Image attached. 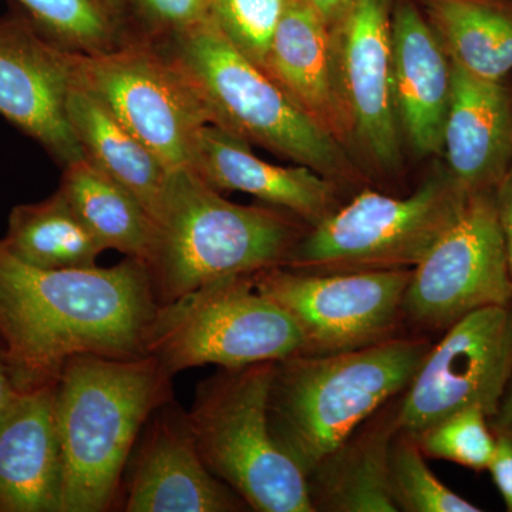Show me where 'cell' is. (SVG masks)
Masks as SVG:
<instances>
[{
  "label": "cell",
  "instance_id": "obj_1",
  "mask_svg": "<svg viewBox=\"0 0 512 512\" xmlns=\"http://www.w3.org/2000/svg\"><path fill=\"white\" fill-rule=\"evenodd\" d=\"M158 308L140 259L109 268L42 269L0 242V340L20 390L55 383L70 357L144 355Z\"/></svg>",
  "mask_w": 512,
  "mask_h": 512
},
{
  "label": "cell",
  "instance_id": "obj_2",
  "mask_svg": "<svg viewBox=\"0 0 512 512\" xmlns=\"http://www.w3.org/2000/svg\"><path fill=\"white\" fill-rule=\"evenodd\" d=\"M173 379L151 356L83 353L67 360L55 387L60 512H104L119 505L128 458L151 413L173 399Z\"/></svg>",
  "mask_w": 512,
  "mask_h": 512
},
{
  "label": "cell",
  "instance_id": "obj_3",
  "mask_svg": "<svg viewBox=\"0 0 512 512\" xmlns=\"http://www.w3.org/2000/svg\"><path fill=\"white\" fill-rule=\"evenodd\" d=\"M433 343L396 336L367 348L296 355L275 362L269 426L278 446L308 478L394 397L406 392Z\"/></svg>",
  "mask_w": 512,
  "mask_h": 512
},
{
  "label": "cell",
  "instance_id": "obj_4",
  "mask_svg": "<svg viewBox=\"0 0 512 512\" xmlns=\"http://www.w3.org/2000/svg\"><path fill=\"white\" fill-rule=\"evenodd\" d=\"M291 212L239 205L191 168L173 171L147 262L158 305L228 276L284 266L308 227Z\"/></svg>",
  "mask_w": 512,
  "mask_h": 512
},
{
  "label": "cell",
  "instance_id": "obj_5",
  "mask_svg": "<svg viewBox=\"0 0 512 512\" xmlns=\"http://www.w3.org/2000/svg\"><path fill=\"white\" fill-rule=\"evenodd\" d=\"M153 40L185 74L210 124L329 180L352 177L353 167L338 138L242 55L214 20L208 18L183 32Z\"/></svg>",
  "mask_w": 512,
  "mask_h": 512
},
{
  "label": "cell",
  "instance_id": "obj_6",
  "mask_svg": "<svg viewBox=\"0 0 512 512\" xmlns=\"http://www.w3.org/2000/svg\"><path fill=\"white\" fill-rule=\"evenodd\" d=\"M275 362L224 369L198 384L188 420L208 470L258 512H315L308 478L278 446L268 402Z\"/></svg>",
  "mask_w": 512,
  "mask_h": 512
},
{
  "label": "cell",
  "instance_id": "obj_7",
  "mask_svg": "<svg viewBox=\"0 0 512 512\" xmlns=\"http://www.w3.org/2000/svg\"><path fill=\"white\" fill-rule=\"evenodd\" d=\"M468 192L447 168L406 198L362 191L306 229L284 268L306 274L414 269L456 220Z\"/></svg>",
  "mask_w": 512,
  "mask_h": 512
},
{
  "label": "cell",
  "instance_id": "obj_8",
  "mask_svg": "<svg viewBox=\"0 0 512 512\" xmlns=\"http://www.w3.org/2000/svg\"><path fill=\"white\" fill-rule=\"evenodd\" d=\"M302 349L301 330L256 291L251 275L218 279L158 305L144 339V355L173 377L205 365L279 362Z\"/></svg>",
  "mask_w": 512,
  "mask_h": 512
},
{
  "label": "cell",
  "instance_id": "obj_9",
  "mask_svg": "<svg viewBox=\"0 0 512 512\" xmlns=\"http://www.w3.org/2000/svg\"><path fill=\"white\" fill-rule=\"evenodd\" d=\"M74 80L168 170L191 168L195 138L210 119L187 77L160 43L127 33L109 52L74 53Z\"/></svg>",
  "mask_w": 512,
  "mask_h": 512
},
{
  "label": "cell",
  "instance_id": "obj_10",
  "mask_svg": "<svg viewBox=\"0 0 512 512\" xmlns=\"http://www.w3.org/2000/svg\"><path fill=\"white\" fill-rule=\"evenodd\" d=\"M413 269L306 274L284 266L251 275L256 291L293 319L301 353L330 355L400 336Z\"/></svg>",
  "mask_w": 512,
  "mask_h": 512
},
{
  "label": "cell",
  "instance_id": "obj_11",
  "mask_svg": "<svg viewBox=\"0 0 512 512\" xmlns=\"http://www.w3.org/2000/svg\"><path fill=\"white\" fill-rule=\"evenodd\" d=\"M512 302L497 190L468 192L463 207L407 286L404 322L446 330L468 313Z\"/></svg>",
  "mask_w": 512,
  "mask_h": 512
},
{
  "label": "cell",
  "instance_id": "obj_12",
  "mask_svg": "<svg viewBox=\"0 0 512 512\" xmlns=\"http://www.w3.org/2000/svg\"><path fill=\"white\" fill-rule=\"evenodd\" d=\"M511 377L512 302L468 313L431 346L400 396V431L417 436L468 407H478L490 419Z\"/></svg>",
  "mask_w": 512,
  "mask_h": 512
},
{
  "label": "cell",
  "instance_id": "obj_13",
  "mask_svg": "<svg viewBox=\"0 0 512 512\" xmlns=\"http://www.w3.org/2000/svg\"><path fill=\"white\" fill-rule=\"evenodd\" d=\"M394 2L353 0L333 26L349 133L384 173L396 171L402 163V128L393 89Z\"/></svg>",
  "mask_w": 512,
  "mask_h": 512
},
{
  "label": "cell",
  "instance_id": "obj_14",
  "mask_svg": "<svg viewBox=\"0 0 512 512\" xmlns=\"http://www.w3.org/2000/svg\"><path fill=\"white\" fill-rule=\"evenodd\" d=\"M74 53L22 13L0 16V116L63 168L84 158L67 117Z\"/></svg>",
  "mask_w": 512,
  "mask_h": 512
},
{
  "label": "cell",
  "instance_id": "obj_15",
  "mask_svg": "<svg viewBox=\"0 0 512 512\" xmlns=\"http://www.w3.org/2000/svg\"><path fill=\"white\" fill-rule=\"evenodd\" d=\"M126 512H235L249 510L241 497L202 460L188 413L174 397L144 424L121 481Z\"/></svg>",
  "mask_w": 512,
  "mask_h": 512
},
{
  "label": "cell",
  "instance_id": "obj_16",
  "mask_svg": "<svg viewBox=\"0 0 512 512\" xmlns=\"http://www.w3.org/2000/svg\"><path fill=\"white\" fill-rule=\"evenodd\" d=\"M251 144L205 124L195 138L191 170L218 191H239L291 212L311 228L338 210L335 183L305 165L282 167L255 156Z\"/></svg>",
  "mask_w": 512,
  "mask_h": 512
},
{
  "label": "cell",
  "instance_id": "obj_17",
  "mask_svg": "<svg viewBox=\"0 0 512 512\" xmlns=\"http://www.w3.org/2000/svg\"><path fill=\"white\" fill-rule=\"evenodd\" d=\"M392 62L402 133L420 156L443 153L451 60L417 0L394 2Z\"/></svg>",
  "mask_w": 512,
  "mask_h": 512
},
{
  "label": "cell",
  "instance_id": "obj_18",
  "mask_svg": "<svg viewBox=\"0 0 512 512\" xmlns=\"http://www.w3.org/2000/svg\"><path fill=\"white\" fill-rule=\"evenodd\" d=\"M448 174L466 191H495L512 164V90L451 62L443 133Z\"/></svg>",
  "mask_w": 512,
  "mask_h": 512
},
{
  "label": "cell",
  "instance_id": "obj_19",
  "mask_svg": "<svg viewBox=\"0 0 512 512\" xmlns=\"http://www.w3.org/2000/svg\"><path fill=\"white\" fill-rule=\"evenodd\" d=\"M55 383L22 390L0 419V512H60Z\"/></svg>",
  "mask_w": 512,
  "mask_h": 512
},
{
  "label": "cell",
  "instance_id": "obj_20",
  "mask_svg": "<svg viewBox=\"0 0 512 512\" xmlns=\"http://www.w3.org/2000/svg\"><path fill=\"white\" fill-rule=\"evenodd\" d=\"M264 72L333 136L349 133L335 33L306 0H293L276 29Z\"/></svg>",
  "mask_w": 512,
  "mask_h": 512
},
{
  "label": "cell",
  "instance_id": "obj_21",
  "mask_svg": "<svg viewBox=\"0 0 512 512\" xmlns=\"http://www.w3.org/2000/svg\"><path fill=\"white\" fill-rule=\"evenodd\" d=\"M400 396L357 427L308 477L315 511H397L390 494V450L400 431Z\"/></svg>",
  "mask_w": 512,
  "mask_h": 512
},
{
  "label": "cell",
  "instance_id": "obj_22",
  "mask_svg": "<svg viewBox=\"0 0 512 512\" xmlns=\"http://www.w3.org/2000/svg\"><path fill=\"white\" fill-rule=\"evenodd\" d=\"M67 117L84 158L133 192L156 222L173 171L76 80L67 97Z\"/></svg>",
  "mask_w": 512,
  "mask_h": 512
},
{
  "label": "cell",
  "instance_id": "obj_23",
  "mask_svg": "<svg viewBox=\"0 0 512 512\" xmlns=\"http://www.w3.org/2000/svg\"><path fill=\"white\" fill-rule=\"evenodd\" d=\"M451 62L480 79L512 74V0H417Z\"/></svg>",
  "mask_w": 512,
  "mask_h": 512
},
{
  "label": "cell",
  "instance_id": "obj_24",
  "mask_svg": "<svg viewBox=\"0 0 512 512\" xmlns=\"http://www.w3.org/2000/svg\"><path fill=\"white\" fill-rule=\"evenodd\" d=\"M59 188L106 249H116L126 258L140 259L147 265L156 222L133 192L87 158L64 167Z\"/></svg>",
  "mask_w": 512,
  "mask_h": 512
},
{
  "label": "cell",
  "instance_id": "obj_25",
  "mask_svg": "<svg viewBox=\"0 0 512 512\" xmlns=\"http://www.w3.org/2000/svg\"><path fill=\"white\" fill-rule=\"evenodd\" d=\"M0 242L25 264L55 271L96 268L106 251L60 188L46 200L13 207Z\"/></svg>",
  "mask_w": 512,
  "mask_h": 512
},
{
  "label": "cell",
  "instance_id": "obj_26",
  "mask_svg": "<svg viewBox=\"0 0 512 512\" xmlns=\"http://www.w3.org/2000/svg\"><path fill=\"white\" fill-rule=\"evenodd\" d=\"M19 12L57 45L83 55L109 52L126 29L99 0H12Z\"/></svg>",
  "mask_w": 512,
  "mask_h": 512
},
{
  "label": "cell",
  "instance_id": "obj_27",
  "mask_svg": "<svg viewBox=\"0 0 512 512\" xmlns=\"http://www.w3.org/2000/svg\"><path fill=\"white\" fill-rule=\"evenodd\" d=\"M390 494L397 511H481L441 483L424 461L417 440L403 431L397 433L390 450Z\"/></svg>",
  "mask_w": 512,
  "mask_h": 512
},
{
  "label": "cell",
  "instance_id": "obj_28",
  "mask_svg": "<svg viewBox=\"0 0 512 512\" xmlns=\"http://www.w3.org/2000/svg\"><path fill=\"white\" fill-rule=\"evenodd\" d=\"M424 457L446 460L470 470H488L495 450V434L478 407H468L414 436Z\"/></svg>",
  "mask_w": 512,
  "mask_h": 512
},
{
  "label": "cell",
  "instance_id": "obj_29",
  "mask_svg": "<svg viewBox=\"0 0 512 512\" xmlns=\"http://www.w3.org/2000/svg\"><path fill=\"white\" fill-rule=\"evenodd\" d=\"M293 0H212L211 19L239 52L265 69L279 22Z\"/></svg>",
  "mask_w": 512,
  "mask_h": 512
},
{
  "label": "cell",
  "instance_id": "obj_30",
  "mask_svg": "<svg viewBox=\"0 0 512 512\" xmlns=\"http://www.w3.org/2000/svg\"><path fill=\"white\" fill-rule=\"evenodd\" d=\"M212 0H124V28L127 13L141 23L136 35L163 39L183 32L211 18Z\"/></svg>",
  "mask_w": 512,
  "mask_h": 512
},
{
  "label": "cell",
  "instance_id": "obj_31",
  "mask_svg": "<svg viewBox=\"0 0 512 512\" xmlns=\"http://www.w3.org/2000/svg\"><path fill=\"white\" fill-rule=\"evenodd\" d=\"M488 471L503 497L505 508L512 512V441L507 437L495 434V450Z\"/></svg>",
  "mask_w": 512,
  "mask_h": 512
},
{
  "label": "cell",
  "instance_id": "obj_32",
  "mask_svg": "<svg viewBox=\"0 0 512 512\" xmlns=\"http://www.w3.org/2000/svg\"><path fill=\"white\" fill-rule=\"evenodd\" d=\"M498 214L503 229L505 255H507L508 274L512 282V164L503 181L497 188Z\"/></svg>",
  "mask_w": 512,
  "mask_h": 512
},
{
  "label": "cell",
  "instance_id": "obj_33",
  "mask_svg": "<svg viewBox=\"0 0 512 512\" xmlns=\"http://www.w3.org/2000/svg\"><path fill=\"white\" fill-rule=\"evenodd\" d=\"M20 392L22 390L19 389L18 383H16L5 346L0 340V419L8 412Z\"/></svg>",
  "mask_w": 512,
  "mask_h": 512
},
{
  "label": "cell",
  "instance_id": "obj_34",
  "mask_svg": "<svg viewBox=\"0 0 512 512\" xmlns=\"http://www.w3.org/2000/svg\"><path fill=\"white\" fill-rule=\"evenodd\" d=\"M488 424L494 434L507 437L512 441V377L505 389L503 399L498 404L497 412L488 419Z\"/></svg>",
  "mask_w": 512,
  "mask_h": 512
},
{
  "label": "cell",
  "instance_id": "obj_35",
  "mask_svg": "<svg viewBox=\"0 0 512 512\" xmlns=\"http://www.w3.org/2000/svg\"><path fill=\"white\" fill-rule=\"evenodd\" d=\"M330 26H335L353 0H306Z\"/></svg>",
  "mask_w": 512,
  "mask_h": 512
},
{
  "label": "cell",
  "instance_id": "obj_36",
  "mask_svg": "<svg viewBox=\"0 0 512 512\" xmlns=\"http://www.w3.org/2000/svg\"><path fill=\"white\" fill-rule=\"evenodd\" d=\"M99 2L101 5L106 6L120 20L121 25L124 26V0H99Z\"/></svg>",
  "mask_w": 512,
  "mask_h": 512
}]
</instances>
